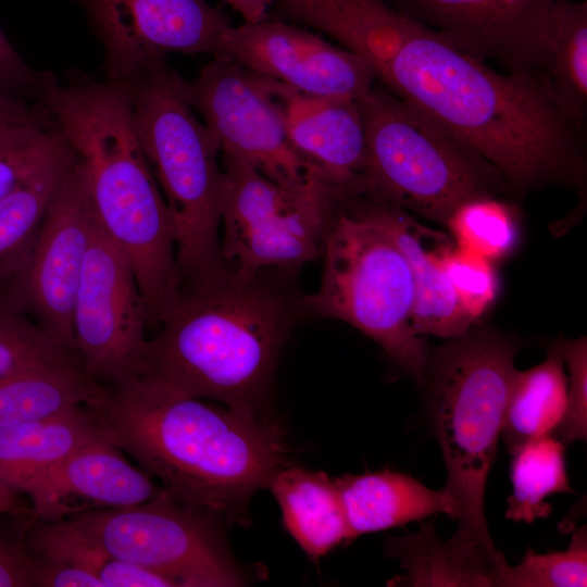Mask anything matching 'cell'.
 I'll list each match as a JSON object with an SVG mask.
<instances>
[{
  "mask_svg": "<svg viewBox=\"0 0 587 587\" xmlns=\"http://www.w3.org/2000/svg\"><path fill=\"white\" fill-rule=\"evenodd\" d=\"M380 84L479 154L511 189L583 182V127L559 108L547 73L496 72L422 24Z\"/></svg>",
  "mask_w": 587,
  "mask_h": 587,
  "instance_id": "6da1fadb",
  "label": "cell"
},
{
  "mask_svg": "<svg viewBox=\"0 0 587 587\" xmlns=\"http://www.w3.org/2000/svg\"><path fill=\"white\" fill-rule=\"evenodd\" d=\"M86 405L99 433L174 499L229 523L247 521L253 494L287 464L277 423L205 403L147 375L103 386Z\"/></svg>",
  "mask_w": 587,
  "mask_h": 587,
  "instance_id": "7a4b0ae2",
  "label": "cell"
},
{
  "mask_svg": "<svg viewBox=\"0 0 587 587\" xmlns=\"http://www.w3.org/2000/svg\"><path fill=\"white\" fill-rule=\"evenodd\" d=\"M299 297L229 264L209 286L182 291L149 339L142 375L190 397L260 415Z\"/></svg>",
  "mask_w": 587,
  "mask_h": 587,
  "instance_id": "3957f363",
  "label": "cell"
},
{
  "mask_svg": "<svg viewBox=\"0 0 587 587\" xmlns=\"http://www.w3.org/2000/svg\"><path fill=\"white\" fill-rule=\"evenodd\" d=\"M179 76L162 58L123 86L139 145L172 220L182 290H189L218 280L229 265L220 239L221 146L184 97Z\"/></svg>",
  "mask_w": 587,
  "mask_h": 587,
  "instance_id": "277c9868",
  "label": "cell"
},
{
  "mask_svg": "<svg viewBox=\"0 0 587 587\" xmlns=\"http://www.w3.org/2000/svg\"><path fill=\"white\" fill-rule=\"evenodd\" d=\"M517 347L488 329L469 330L429 350L422 379L430 426L457 507V534L498 552L484 498L497 457Z\"/></svg>",
  "mask_w": 587,
  "mask_h": 587,
  "instance_id": "5b68a950",
  "label": "cell"
},
{
  "mask_svg": "<svg viewBox=\"0 0 587 587\" xmlns=\"http://www.w3.org/2000/svg\"><path fill=\"white\" fill-rule=\"evenodd\" d=\"M323 254L319 290L299 297L300 311L349 323L420 382L429 349L413 328L414 280L402 251L351 198L339 203Z\"/></svg>",
  "mask_w": 587,
  "mask_h": 587,
  "instance_id": "8992f818",
  "label": "cell"
},
{
  "mask_svg": "<svg viewBox=\"0 0 587 587\" xmlns=\"http://www.w3.org/2000/svg\"><path fill=\"white\" fill-rule=\"evenodd\" d=\"M358 101L370 158L367 196L446 225L463 202L511 189L479 154L382 84Z\"/></svg>",
  "mask_w": 587,
  "mask_h": 587,
  "instance_id": "52a82bcc",
  "label": "cell"
},
{
  "mask_svg": "<svg viewBox=\"0 0 587 587\" xmlns=\"http://www.w3.org/2000/svg\"><path fill=\"white\" fill-rule=\"evenodd\" d=\"M77 150L97 222L130 265L149 326H159L180 296L182 280L172 220L134 124L122 116L101 120Z\"/></svg>",
  "mask_w": 587,
  "mask_h": 587,
  "instance_id": "ba28073f",
  "label": "cell"
},
{
  "mask_svg": "<svg viewBox=\"0 0 587 587\" xmlns=\"http://www.w3.org/2000/svg\"><path fill=\"white\" fill-rule=\"evenodd\" d=\"M224 175L221 252L249 271L294 268L323 253L326 232L342 201L316 174L301 189L265 177L243 158L221 151Z\"/></svg>",
  "mask_w": 587,
  "mask_h": 587,
  "instance_id": "9c48e42d",
  "label": "cell"
},
{
  "mask_svg": "<svg viewBox=\"0 0 587 587\" xmlns=\"http://www.w3.org/2000/svg\"><path fill=\"white\" fill-rule=\"evenodd\" d=\"M66 517L113 557L160 573L176 587L247 583L217 517L178 502L164 488L137 505L89 509Z\"/></svg>",
  "mask_w": 587,
  "mask_h": 587,
  "instance_id": "30bf717a",
  "label": "cell"
},
{
  "mask_svg": "<svg viewBox=\"0 0 587 587\" xmlns=\"http://www.w3.org/2000/svg\"><path fill=\"white\" fill-rule=\"evenodd\" d=\"M180 90L220 142L274 183L301 189L314 172L292 148L284 95L290 88L258 75L233 59L215 55Z\"/></svg>",
  "mask_w": 587,
  "mask_h": 587,
  "instance_id": "8fae6325",
  "label": "cell"
},
{
  "mask_svg": "<svg viewBox=\"0 0 587 587\" xmlns=\"http://www.w3.org/2000/svg\"><path fill=\"white\" fill-rule=\"evenodd\" d=\"M148 326L130 265L96 218L72 314L73 351L84 372L104 386L142 375Z\"/></svg>",
  "mask_w": 587,
  "mask_h": 587,
  "instance_id": "7c38bea8",
  "label": "cell"
},
{
  "mask_svg": "<svg viewBox=\"0 0 587 587\" xmlns=\"http://www.w3.org/2000/svg\"><path fill=\"white\" fill-rule=\"evenodd\" d=\"M95 220L87 171L77 155L51 199L24 266L1 292L73 353V307Z\"/></svg>",
  "mask_w": 587,
  "mask_h": 587,
  "instance_id": "4fadbf2b",
  "label": "cell"
},
{
  "mask_svg": "<svg viewBox=\"0 0 587 587\" xmlns=\"http://www.w3.org/2000/svg\"><path fill=\"white\" fill-rule=\"evenodd\" d=\"M103 50L104 79L126 84L167 53H218L229 16L208 0H74Z\"/></svg>",
  "mask_w": 587,
  "mask_h": 587,
  "instance_id": "5bb4252c",
  "label": "cell"
},
{
  "mask_svg": "<svg viewBox=\"0 0 587 587\" xmlns=\"http://www.w3.org/2000/svg\"><path fill=\"white\" fill-rule=\"evenodd\" d=\"M471 57L509 74L547 73L557 0H387Z\"/></svg>",
  "mask_w": 587,
  "mask_h": 587,
  "instance_id": "9a60e30c",
  "label": "cell"
},
{
  "mask_svg": "<svg viewBox=\"0 0 587 587\" xmlns=\"http://www.w3.org/2000/svg\"><path fill=\"white\" fill-rule=\"evenodd\" d=\"M216 55L228 57L258 75L310 96L358 100L377 82L360 55L268 16L230 26Z\"/></svg>",
  "mask_w": 587,
  "mask_h": 587,
  "instance_id": "2e32d148",
  "label": "cell"
},
{
  "mask_svg": "<svg viewBox=\"0 0 587 587\" xmlns=\"http://www.w3.org/2000/svg\"><path fill=\"white\" fill-rule=\"evenodd\" d=\"M162 489L98 433L22 492L30 499L33 517L57 520L89 509L137 505Z\"/></svg>",
  "mask_w": 587,
  "mask_h": 587,
  "instance_id": "e0dca14e",
  "label": "cell"
},
{
  "mask_svg": "<svg viewBox=\"0 0 587 587\" xmlns=\"http://www.w3.org/2000/svg\"><path fill=\"white\" fill-rule=\"evenodd\" d=\"M288 139L309 167L344 200L372 184L364 118L357 99L284 95Z\"/></svg>",
  "mask_w": 587,
  "mask_h": 587,
  "instance_id": "ac0fdd59",
  "label": "cell"
},
{
  "mask_svg": "<svg viewBox=\"0 0 587 587\" xmlns=\"http://www.w3.org/2000/svg\"><path fill=\"white\" fill-rule=\"evenodd\" d=\"M353 199L391 237L409 263L414 280L415 333L446 339L465 335L473 323L459 308L444 268V254L452 245L448 236L422 225L390 202L370 196Z\"/></svg>",
  "mask_w": 587,
  "mask_h": 587,
  "instance_id": "d6986e66",
  "label": "cell"
},
{
  "mask_svg": "<svg viewBox=\"0 0 587 587\" xmlns=\"http://www.w3.org/2000/svg\"><path fill=\"white\" fill-rule=\"evenodd\" d=\"M268 17L310 26L364 59L380 84L421 23L387 0H273Z\"/></svg>",
  "mask_w": 587,
  "mask_h": 587,
  "instance_id": "ffe728a7",
  "label": "cell"
},
{
  "mask_svg": "<svg viewBox=\"0 0 587 587\" xmlns=\"http://www.w3.org/2000/svg\"><path fill=\"white\" fill-rule=\"evenodd\" d=\"M385 550L405 571L392 585L503 587L508 563L500 551L491 552L457 533L442 541L433 520L422 523L415 534L389 537Z\"/></svg>",
  "mask_w": 587,
  "mask_h": 587,
  "instance_id": "44dd1931",
  "label": "cell"
},
{
  "mask_svg": "<svg viewBox=\"0 0 587 587\" xmlns=\"http://www.w3.org/2000/svg\"><path fill=\"white\" fill-rule=\"evenodd\" d=\"M352 538L444 513L457 520L453 498L433 490L410 474L384 469L335 478Z\"/></svg>",
  "mask_w": 587,
  "mask_h": 587,
  "instance_id": "7402d4cb",
  "label": "cell"
},
{
  "mask_svg": "<svg viewBox=\"0 0 587 587\" xmlns=\"http://www.w3.org/2000/svg\"><path fill=\"white\" fill-rule=\"evenodd\" d=\"M267 488L280 507L284 526L310 559L353 540L335 479L325 472L285 464Z\"/></svg>",
  "mask_w": 587,
  "mask_h": 587,
  "instance_id": "603a6c76",
  "label": "cell"
},
{
  "mask_svg": "<svg viewBox=\"0 0 587 587\" xmlns=\"http://www.w3.org/2000/svg\"><path fill=\"white\" fill-rule=\"evenodd\" d=\"M99 433L86 404L0 430V480L22 492Z\"/></svg>",
  "mask_w": 587,
  "mask_h": 587,
  "instance_id": "cb8c5ba5",
  "label": "cell"
},
{
  "mask_svg": "<svg viewBox=\"0 0 587 587\" xmlns=\"http://www.w3.org/2000/svg\"><path fill=\"white\" fill-rule=\"evenodd\" d=\"M553 346L540 364L515 370L511 379L501 436L511 453L558 429L565 413L567 377Z\"/></svg>",
  "mask_w": 587,
  "mask_h": 587,
  "instance_id": "d4e9b609",
  "label": "cell"
},
{
  "mask_svg": "<svg viewBox=\"0 0 587 587\" xmlns=\"http://www.w3.org/2000/svg\"><path fill=\"white\" fill-rule=\"evenodd\" d=\"M102 387L79 364L42 365L0 379V430L84 405Z\"/></svg>",
  "mask_w": 587,
  "mask_h": 587,
  "instance_id": "484cf974",
  "label": "cell"
},
{
  "mask_svg": "<svg viewBox=\"0 0 587 587\" xmlns=\"http://www.w3.org/2000/svg\"><path fill=\"white\" fill-rule=\"evenodd\" d=\"M76 157L70 146L0 199V294L24 266L51 199Z\"/></svg>",
  "mask_w": 587,
  "mask_h": 587,
  "instance_id": "4316f807",
  "label": "cell"
},
{
  "mask_svg": "<svg viewBox=\"0 0 587 587\" xmlns=\"http://www.w3.org/2000/svg\"><path fill=\"white\" fill-rule=\"evenodd\" d=\"M27 541L39 555L83 569L96 575L104 587H176L160 573L113 557L68 517L32 516Z\"/></svg>",
  "mask_w": 587,
  "mask_h": 587,
  "instance_id": "83f0119b",
  "label": "cell"
},
{
  "mask_svg": "<svg viewBox=\"0 0 587 587\" xmlns=\"http://www.w3.org/2000/svg\"><path fill=\"white\" fill-rule=\"evenodd\" d=\"M548 79L563 114L584 127L587 114V2L557 0L551 11Z\"/></svg>",
  "mask_w": 587,
  "mask_h": 587,
  "instance_id": "f1b7e54d",
  "label": "cell"
},
{
  "mask_svg": "<svg viewBox=\"0 0 587 587\" xmlns=\"http://www.w3.org/2000/svg\"><path fill=\"white\" fill-rule=\"evenodd\" d=\"M512 454V494L505 517L525 523L547 517L552 509L545 498L555 492H572L564 444L548 435L526 442Z\"/></svg>",
  "mask_w": 587,
  "mask_h": 587,
  "instance_id": "f546056e",
  "label": "cell"
},
{
  "mask_svg": "<svg viewBox=\"0 0 587 587\" xmlns=\"http://www.w3.org/2000/svg\"><path fill=\"white\" fill-rule=\"evenodd\" d=\"M446 226L455 245L492 262L512 252L519 239V221L512 204L485 196L460 204Z\"/></svg>",
  "mask_w": 587,
  "mask_h": 587,
  "instance_id": "4dcf8cb0",
  "label": "cell"
},
{
  "mask_svg": "<svg viewBox=\"0 0 587 587\" xmlns=\"http://www.w3.org/2000/svg\"><path fill=\"white\" fill-rule=\"evenodd\" d=\"M58 364L80 365V362L0 295V379L37 366Z\"/></svg>",
  "mask_w": 587,
  "mask_h": 587,
  "instance_id": "1f68e13d",
  "label": "cell"
},
{
  "mask_svg": "<svg viewBox=\"0 0 587 587\" xmlns=\"http://www.w3.org/2000/svg\"><path fill=\"white\" fill-rule=\"evenodd\" d=\"M68 148L52 120L0 133V199Z\"/></svg>",
  "mask_w": 587,
  "mask_h": 587,
  "instance_id": "d6a6232c",
  "label": "cell"
},
{
  "mask_svg": "<svg viewBox=\"0 0 587 587\" xmlns=\"http://www.w3.org/2000/svg\"><path fill=\"white\" fill-rule=\"evenodd\" d=\"M587 585V532H573L566 550L545 554L527 550L517 565L508 564L503 587H585Z\"/></svg>",
  "mask_w": 587,
  "mask_h": 587,
  "instance_id": "836d02e7",
  "label": "cell"
},
{
  "mask_svg": "<svg viewBox=\"0 0 587 587\" xmlns=\"http://www.w3.org/2000/svg\"><path fill=\"white\" fill-rule=\"evenodd\" d=\"M444 268L463 314L474 324L496 301L499 283L494 262L451 245Z\"/></svg>",
  "mask_w": 587,
  "mask_h": 587,
  "instance_id": "e575fe53",
  "label": "cell"
},
{
  "mask_svg": "<svg viewBox=\"0 0 587 587\" xmlns=\"http://www.w3.org/2000/svg\"><path fill=\"white\" fill-rule=\"evenodd\" d=\"M567 365L565 413L554 434L563 444L586 440L587 436V340L559 339L554 344Z\"/></svg>",
  "mask_w": 587,
  "mask_h": 587,
  "instance_id": "d590c367",
  "label": "cell"
},
{
  "mask_svg": "<svg viewBox=\"0 0 587 587\" xmlns=\"http://www.w3.org/2000/svg\"><path fill=\"white\" fill-rule=\"evenodd\" d=\"M32 514H0V587H35L38 555L27 541Z\"/></svg>",
  "mask_w": 587,
  "mask_h": 587,
  "instance_id": "8d00e7d4",
  "label": "cell"
},
{
  "mask_svg": "<svg viewBox=\"0 0 587 587\" xmlns=\"http://www.w3.org/2000/svg\"><path fill=\"white\" fill-rule=\"evenodd\" d=\"M54 76L25 62L0 27V95L40 102L43 89Z\"/></svg>",
  "mask_w": 587,
  "mask_h": 587,
  "instance_id": "74e56055",
  "label": "cell"
},
{
  "mask_svg": "<svg viewBox=\"0 0 587 587\" xmlns=\"http://www.w3.org/2000/svg\"><path fill=\"white\" fill-rule=\"evenodd\" d=\"M38 555L35 587H104L93 574L71 564Z\"/></svg>",
  "mask_w": 587,
  "mask_h": 587,
  "instance_id": "f35d334b",
  "label": "cell"
},
{
  "mask_svg": "<svg viewBox=\"0 0 587 587\" xmlns=\"http://www.w3.org/2000/svg\"><path fill=\"white\" fill-rule=\"evenodd\" d=\"M51 120L41 102H29L0 95V133L20 125L46 123Z\"/></svg>",
  "mask_w": 587,
  "mask_h": 587,
  "instance_id": "ab89813d",
  "label": "cell"
},
{
  "mask_svg": "<svg viewBox=\"0 0 587 587\" xmlns=\"http://www.w3.org/2000/svg\"><path fill=\"white\" fill-rule=\"evenodd\" d=\"M238 13L243 22L252 23L265 18L273 0H225Z\"/></svg>",
  "mask_w": 587,
  "mask_h": 587,
  "instance_id": "60d3db41",
  "label": "cell"
},
{
  "mask_svg": "<svg viewBox=\"0 0 587 587\" xmlns=\"http://www.w3.org/2000/svg\"><path fill=\"white\" fill-rule=\"evenodd\" d=\"M18 492L0 480V514L18 512Z\"/></svg>",
  "mask_w": 587,
  "mask_h": 587,
  "instance_id": "b9f144b4",
  "label": "cell"
}]
</instances>
